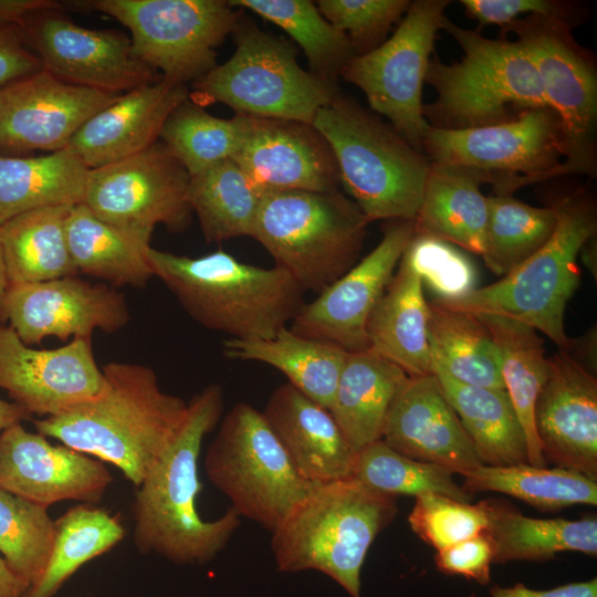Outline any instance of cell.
<instances>
[{
  "mask_svg": "<svg viewBox=\"0 0 597 597\" xmlns=\"http://www.w3.org/2000/svg\"><path fill=\"white\" fill-rule=\"evenodd\" d=\"M245 116L221 118L188 100L168 116L160 142L190 176L232 158L244 133Z\"/></svg>",
  "mask_w": 597,
  "mask_h": 597,
  "instance_id": "obj_43",
  "label": "cell"
},
{
  "mask_svg": "<svg viewBox=\"0 0 597 597\" xmlns=\"http://www.w3.org/2000/svg\"><path fill=\"white\" fill-rule=\"evenodd\" d=\"M54 540L46 506L0 488V554L28 588L42 577Z\"/></svg>",
  "mask_w": 597,
  "mask_h": 597,
  "instance_id": "obj_45",
  "label": "cell"
},
{
  "mask_svg": "<svg viewBox=\"0 0 597 597\" xmlns=\"http://www.w3.org/2000/svg\"><path fill=\"white\" fill-rule=\"evenodd\" d=\"M187 404L177 438L135 492L133 538L143 554H157L177 565H203L226 548L241 517L229 507L207 521L197 509L198 460L205 437L221 419L222 388L209 385Z\"/></svg>",
  "mask_w": 597,
  "mask_h": 597,
  "instance_id": "obj_1",
  "label": "cell"
},
{
  "mask_svg": "<svg viewBox=\"0 0 597 597\" xmlns=\"http://www.w3.org/2000/svg\"><path fill=\"white\" fill-rule=\"evenodd\" d=\"M409 0H320L321 14L350 41L356 55L380 45L407 12Z\"/></svg>",
  "mask_w": 597,
  "mask_h": 597,
  "instance_id": "obj_48",
  "label": "cell"
},
{
  "mask_svg": "<svg viewBox=\"0 0 597 597\" xmlns=\"http://www.w3.org/2000/svg\"><path fill=\"white\" fill-rule=\"evenodd\" d=\"M130 32L135 55L161 77L187 84L216 64V49L241 14L226 0H96Z\"/></svg>",
  "mask_w": 597,
  "mask_h": 597,
  "instance_id": "obj_12",
  "label": "cell"
},
{
  "mask_svg": "<svg viewBox=\"0 0 597 597\" xmlns=\"http://www.w3.org/2000/svg\"><path fill=\"white\" fill-rule=\"evenodd\" d=\"M88 170L67 149L40 156L0 154V226L34 209L82 203Z\"/></svg>",
  "mask_w": 597,
  "mask_h": 597,
  "instance_id": "obj_33",
  "label": "cell"
},
{
  "mask_svg": "<svg viewBox=\"0 0 597 597\" xmlns=\"http://www.w3.org/2000/svg\"><path fill=\"white\" fill-rule=\"evenodd\" d=\"M17 30L42 69L70 84L123 94L161 77L135 55L125 33L81 27L59 10L39 12Z\"/></svg>",
  "mask_w": 597,
  "mask_h": 597,
  "instance_id": "obj_16",
  "label": "cell"
},
{
  "mask_svg": "<svg viewBox=\"0 0 597 597\" xmlns=\"http://www.w3.org/2000/svg\"><path fill=\"white\" fill-rule=\"evenodd\" d=\"M485 533L493 546V564L512 561L543 562L561 552L597 555V519L530 517L502 499L484 500Z\"/></svg>",
  "mask_w": 597,
  "mask_h": 597,
  "instance_id": "obj_31",
  "label": "cell"
},
{
  "mask_svg": "<svg viewBox=\"0 0 597 597\" xmlns=\"http://www.w3.org/2000/svg\"><path fill=\"white\" fill-rule=\"evenodd\" d=\"M203 467L240 517L270 532L315 485L296 470L263 413L247 402L223 417Z\"/></svg>",
  "mask_w": 597,
  "mask_h": 597,
  "instance_id": "obj_10",
  "label": "cell"
},
{
  "mask_svg": "<svg viewBox=\"0 0 597 597\" xmlns=\"http://www.w3.org/2000/svg\"><path fill=\"white\" fill-rule=\"evenodd\" d=\"M154 276L202 326L232 338H271L303 306V289L284 269L243 263L222 250L199 258L148 250Z\"/></svg>",
  "mask_w": 597,
  "mask_h": 597,
  "instance_id": "obj_4",
  "label": "cell"
},
{
  "mask_svg": "<svg viewBox=\"0 0 597 597\" xmlns=\"http://www.w3.org/2000/svg\"><path fill=\"white\" fill-rule=\"evenodd\" d=\"M29 417L30 415L19 405L0 398V432Z\"/></svg>",
  "mask_w": 597,
  "mask_h": 597,
  "instance_id": "obj_55",
  "label": "cell"
},
{
  "mask_svg": "<svg viewBox=\"0 0 597 597\" xmlns=\"http://www.w3.org/2000/svg\"><path fill=\"white\" fill-rule=\"evenodd\" d=\"M452 472L408 458L381 439L357 452L353 476L366 486L390 495L438 494L471 503L473 495L454 482Z\"/></svg>",
  "mask_w": 597,
  "mask_h": 597,
  "instance_id": "obj_44",
  "label": "cell"
},
{
  "mask_svg": "<svg viewBox=\"0 0 597 597\" xmlns=\"http://www.w3.org/2000/svg\"><path fill=\"white\" fill-rule=\"evenodd\" d=\"M490 597H597V578L585 582H575L551 589H532L519 583L512 587H502L494 584ZM470 597H478L474 593Z\"/></svg>",
  "mask_w": 597,
  "mask_h": 597,
  "instance_id": "obj_52",
  "label": "cell"
},
{
  "mask_svg": "<svg viewBox=\"0 0 597 597\" xmlns=\"http://www.w3.org/2000/svg\"><path fill=\"white\" fill-rule=\"evenodd\" d=\"M113 478L101 460L27 430L21 422L0 432V488L49 507L74 500L97 504Z\"/></svg>",
  "mask_w": 597,
  "mask_h": 597,
  "instance_id": "obj_22",
  "label": "cell"
},
{
  "mask_svg": "<svg viewBox=\"0 0 597 597\" xmlns=\"http://www.w3.org/2000/svg\"><path fill=\"white\" fill-rule=\"evenodd\" d=\"M286 32L303 50L310 72L336 84L345 63L356 55L348 38L308 0H232Z\"/></svg>",
  "mask_w": 597,
  "mask_h": 597,
  "instance_id": "obj_41",
  "label": "cell"
},
{
  "mask_svg": "<svg viewBox=\"0 0 597 597\" xmlns=\"http://www.w3.org/2000/svg\"><path fill=\"white\" fill-rule=\"evenodd\" d=\"M534 420L546 463L597 481V378L591 367L568 350L549 356Z\"/></svg>",
  "mask_w": 597,
  "mask_h": 597,
  "instance_id": "obj_21",
  "label": "cell"
},
{
  "mask_svg": "<svg viewBox=\"0 0 597 597\" xmlns=\"http://www.w3.org/2000/svg\"><path fill=\"white\" fill-rule=\"evenodd\" d=\"M402 258L439 300L461 298L476 289L474 265L451 243L415 233Z\"/></svg>",
  "mask_w": 597,
  "mask_h": 597,
  "instance_id": "obj_47",
  "label": "cell"
},
{
  "mask_svg": "<svg viewBox=\"0 0 597 597\" xmlns=\"http://www.w3.org/2000/svg\"><path fill=\"white\" fill-rule=\"evenodd\" d=\"M561 18L530 14L502 30L512 32L540 76L548 107L564 134V159L558 177L597 171V69L593 53Z\"/></svg>",
  "mask_w": 597,
  "mask_h": 597,
  "instance_id": "obj_11",
  "label": "cell"
},
{
  "mask_svg": "<svg viewBox=\"0 0 597 597\" xmlns=\"http://www.w3.org/2000/svg\"><path fill=\"white\" fill-rule=\"evenodd\" d=\"M28 586L0 554V597H23Z\"/></svg>",
  "mask_w": 597,
  "mask_h": 597,
  "instance_id": "obj_54",
  "label": "cell"
},
{
  "mask_svg": "<svg viewBox=\"0 0 597 597\" xmlns=\"http://www.w3.org/2000/svg\"><path fill=\"white\" fill-rule=\"evenodd\" d=\"M102 371L97 397L34 426L46 438L114 464L138 488L177 438L188 404L161 390L148 366L114 362Z\"/></svg>",
  "mask_w": 597,
  "mask_h": 597,
  "instance_id": "obj_2",
  "label": "cell"
},
{
  "mask_svg": "<svg viewBox=\"0 0 597 597\" xmlns=\"http://www.w3.org/2000/svg\"><path fill=\"white\" fill-rule=\"evenodd\" d=\"M557 223L554 205L534 207L511 195L488 197V221L482 258L496 275L505 276L536 253Z\"/></svg>",
  "mask_w": 597,
  "mask_h": 597,
  "instance_id": "obj_42",
  "label": "cell"
},
{
  "mask_svg": "<svg viewBox=\"0 0 597 597\" xmlns=\"http://www.w3.org/2000/svg\"><path fill=\"white\" fill-rule=\"evenodd\" d=\"M428 341L432 374L455 381L504 389L496 345L481 320L472 313L429 303Z\"/></svg>",
  "mask_w": 597,
  "mask_h": 597,
  "instance_id": "obj_36",
  "label": "cell"
},
{
  "mask_svg": "<svg viewBox=\"0 0 597 597\" xmlns=\"http://www.w3.org/2000/svg\"><path fill=\"white\" fill-rule=\"evenodd\" d=\"M0 388L30 416L51 417L97 397L104 375L91 338L34 349L0 325Z\"/></svg>",
  "mask_w": 597,
  "mask_h": 597,
  "instance_id": "obj_19",
  "label": "cell"
},
{
  "mask_svg": "<svg viewBox=\"0 0 597 597\" xmlns=\"http://www.w3.org/2000/svg\"><path fill=\"white\" fill-rule=\"evenodd\" d=\"M448 0H416L390 38L349 59L341 75L359 87L370 108L422 151L430 127L423 116L422 87Z\"/></svg>",
  "mask_w": 597,
  "mask_h": 597,
  "instance_id": "obj_14",
  "label": "cell"
},
{
  "mask_svg": "<svg viewBox=\"0 0 597 597\" xmlns=\"http://www.w3.org/2000/svg\"><path fill=\"white\" fill-rule=\"evenodd\" d=\"M381 440L395 451L460 475L483 464L434 374L408 377Z\"/></svg>",
  "mask_w": 597,
  "mask_h": 597,
  "instance_id": "obj_24",
  "label": "cell"
},
{
  "mask_svg": "<svg viewBox=\"0 0 597 597\" xmlns=\"http://www.w3.org/2000/svg\"><path fill=\"white\" fill-rule=\"evenodd\" d=\"M223 355L252 360L280 370L289 384L329 409L348 352L328 341L310 338L281 328L271 338L223 341Z\"/></svg>",
  "mask_w": 597,
  "mask_h": 597,
  "instance_id": "obj_30",
  "label": "cell"
},
{
  "mask_svg": "<svg viewBox=\"0 0 597 597\" xmlns=\"http://www.w3.org/2000/svg\"><path fill=\"white\" fill-rule=\"evenodd\" d=\"M1 321L9 322L30 346L45 337L92 339L96 329L115 333L128 323L129 311L117 290L65 276L9 284L1 304Z\"/></svg>",
  "mask_w": 597,
  "mask_h": 597,
  "instance_id": "obj_18",
  "label": "cell"
},
{
  "mask_svg": "<svg viewBox=\"0 0 597 597\" xmlns=\"http://www.w3.org/2000/svg\"><path fill=\"white\" fill-rule=\"evenodd\" d=\"M408 377L369 348L348 353L328 410L355 451L381 439L390 406Z\"/></svg>",
  "mask_w": 597,
  "mask_h": 597,
  "instance_id": "obj_28",
  "label": "cell"
},
{
  "mask_svg": "<svg viewBox=\"0 0 597 597\" xmlns=\"http://www.w3.org/2000/svg\"><path fill=\"white\" fill-rule=\"evenodd\" d=\"M433 374L483 464L528 463L526 437L504 389L470 386L443 373Z\"/></svg>",
  "mask_w": 597,
  "mask_h": 597,
  "instance_id": "obj_35",
  "label": "cell"
},
{
  "mask_svg": "<svg viewBox=\"0 0 597 597\" xmlns=\"http://www.w3.org/2000/svg\"><path fill=\"white\" fill-rule=\"evenodd\" d=\"M465 13L481 27L499 25L502 30L522 15H554L575 24L576 4L559 0H461Z\"/></svg>",
  "mask_w": 597,
  "mask_h": 597,
  "instance_id": "obj_49",
  "label": "cell"
},
{
  "mask_svg": "<svg viewBox=\"0 0 597 597\" xmlns=\"http://www.w3.org/2000/svg\"><path fill=\"white\" fill-rule=\"evenodd\" d=\"M190 175L161 142L119 161L90 169L83 202L101 220L150 240L157 224L185 230L192 210Z\"/></svg>",
  "mask_w": 597,
  "mask_h": 597,
  "instance_id": "obj_15",
  "label": "cell"
},
{
  "mask_svg": "<svg viewBox=\"0 0 597 597\" xmlns=\"http://www.w3.org/2000/svg\"><path fill=\"white\" fill-rule=\"evenodd\" d=\"M235 50L192 82L196 95L240 115L312 123L338 94L336 84L300 66L293 44L240 20Z\"/></svg>",
  "mask_w": 597,
  "mask_h": 597,
  "instance_id": "obj_9",
  "label": "cell"
},
{
  "mask_svg": "<svg viewBox=\"0 0 597 597\" xmlns=\"http://www.w3.org/2000/svg\"><path fill=\"white\" fill-rule=\"evenodd\" d=\"M312 124L334 153L341 184L369 222L415 220L431 166L423 151L339 93Z\"/></svg>",
  "mask_w": 597,
  "mask_h": 597,
  "instance_id": "obj_6",
  "label": "cell"
},
{
  "mask_svg": "<svg viewBox=\"0 0 597 597\" xmlns=\"http://www.w3.org/2000/svg\"><path fill=\"white\" fill-rule=\"evenodd\" d=\"M480 172L431 163L422 201L413 220L415 233L432 237L482 255L488 197Z\"/></svg>",
  "mask_w": 597,
  "mask_h": 597,
  "instance_id": "obj_29",
  "label": "cell"
},
{
  "mask_svg": "<svg viewBox=\"0 0 597 597\" xmlns=\"http://www.w3.org/2000/svg\"><path fill=\"white\" fill-rule=\"evenodd\" d=\"M8 286H9V280H8L6 263H4V259H3V254H2V250L0 245V312H1V304L3 301V296L6 294Z\"/></svg>",
  "mask_w": 597,
  "mask_h": 597,
  "instance_id": "obj_56",
  "label": "cell"
},
{
  "mask_svg": "<svg viewBox=\"0 0 597 597\" xmlns=\"http://www.w3.org/2000/svg\"><path fill=\"white\" fill-rule=\"evenodd\" d=\"M422 151L430 163L480 172L496 195L558 177L565 144L562 124L549 107L526 111L494 125L449 130L429 127Z\"/></svg>",
  "mask_w": 597,
  "mask_h": 597,
  "instance_id": "obj_13",
  "label": "cell"
},
{
  "mask_svg": "<svg viewBox=\"0 0 597 597\" xmlns=\"http://www.w3.org/2000/svg\"><path fill=\"white\" fill-rule=\"evenodd\" d=\"M493 546L485 532L436 552L434 564L444 575H460L488 585L491 580Z\"/></svg>",
  "mask_w": 597,
  "mask_h": 597,
  "instance_id": "obj_50",
  "label": "cell"
},
{
  "mask_svg": "<svg viewBox=\"0 0 597 597\" xmlns=\"http://www.w3.org/2000/svg\"><path fill=\"white\" fill-rule=\"evenodd\" d=\"M442 30L460 45V62L430 59L425 83L437 94L423 104L431 127L449 130L494 125L548 107L536 69L516 41L490 39L448 18Z\"/></svg>",
  "mask_w": 597,
  "mask_h": 597,
  "instance_id": "obj_5",
  "label": "cell"
},
{
  "mask_svg": "<svg viewBox=\"0 0 597 597\" xmlns=\"http://www.w3.org/2000/svg\"><path fill=\"white\" fill-rule=\"evenodd\" d=\"M72 206H50L21 213L0 226V245L9 284L75 276L66 219Z\"/></svg>",
  "mask_w": 597,
  "mask_h": 597,
  "instance_id": "obj_34",
  "label": "cell"
},
{
  "mask_svg": "<svg viewBox=\"0 0 597 597\" xmlns=\"http://www.w3.org/2000/svg\"><path fill=\"white\" fill-rule=\"evenodd\" d=\"M415 235L413 220H394L379 243L341 277L303 304L290 329L348 353L368 348L367 324Z\"/></svg>",
  "mask_w": 597,
  "mask_h": 597,
  "instance_id": "obj_17",
  "label": "cell"
},
{
  "mask_svg": "<svg viewBox=\"0 0 597 597\" xmlns=\"http://www.w3.org/2000/svg\"><path fill=\"white\" fill-rule=\"evenodd\" d=\"M122 94L66 83L43 69L0 88V151L65 149L75 133Z\"/></svg>",
  "mask_w": 597,
  "mask_h": 597,
  "instance_id": "obj_20",
  "label": "cell"
},
{
  "mask_svg": "<svg viewBox=\"0 0 597 597\" xmlns=\"http://www.w3.org/2000/svg\"><path fill=\"white\" fill-rule=\"evenodd\" d=\"M397 513V498L354 476L315 484L271 532L276 569L317 570L350 597H362L367 552Z\"/></svg>",
  "mask_w": 597,
  "mask_h": 597,
  "instance_id": "obj_3",
  "label": "cell"
},
{
  "mask_svg": "<svg viewBox=\"0 0 597 597\" xmlns=\"http://www.w3.org/2000/svg\"><path fill=\"white\" fill-rule=\"evenodd\" d=\"M41 70L39 57L25 46L18 30L0 24V88Z\"/></svg>",
  "mask_w": 597,
  "mask_h": 597,
  "instance_id": "obj_51",
  "label": "cell"
},
{
  "mask_svg": "<svg viewBox=\"0 0 597 597\" xmlns=\"http://www.w3.org/2000/svg\"><path fill=\"white\" fill-rule=\"evenodd\" d=\"M54 524L55 540L48 566L23 597H54L82 565L107 553L125 536L116 516L90 503L70 507Z\"/></svg>",
  "mask_w": 597,
  "mask_h": 597,
  "instance_id": "obj_40",
  "label": "cell"
},
{
  "mask_svg": "<svg viewBox=\"0 0 597 597\" xmlns=\"http://www.w3.org/2000/svg\"><path fill=\"white\" fill-rule=\"evenodd\" d=\"M300 474L313 484L353 476L357 458L331 411L289 383L262 411Z\"/></svg>",
  "mask_w": 597,
  "mask_h": 597,
  "instance_id": "obj_26",
  "label": "cell"
},
{
  "mask_svg": "<svg viewBox=\"0 0 597 597\" xmlns=\"http://www.w3.org/2000/svg\"><path fill=\"white\" fill-rule=\"evenodd\" d=\"M429 303L419 274L401 256L367 324L368 348L409 377L432 374L428 341Z\"/></svg>",
  "mask_w": 597,
  "mask_h": 597,
  "instance_id": "obj_27",
  "label": "cell"
},
{
  "mask_svg": "<svg viewBox=\"0 0 597 597\" xmlns=\"http://www.w3.org/2000/svg\"><path fill=\"white\" fill-rule=\"evenodd\" d=\"M244 116V133L232 159L262 193L338 190L334 153L312 123Z\"/></svg>",
  "mask_w": 597,
  "mask_h": 597,
  "instance_id": "obj_23",
  "label": "cell"
},
{
  "mask_svg": "<svg viewBox=\"0 0 597 597\" xmlns=\"http://www.w3.org/2000/svg\"><path fill=\"white\" fill-rule=\"evenodd\" d=\"M262 192L232 159L190 176L188 201L207 242L251 237Z\"/></svg>",
  "mask_w": 597,
  "mask_h": 597,
  "instance_id": "obj_38",
  "label": "cell"
},
{
  "mask_svg": "<svg viewBox=\"0 0 597 597\" xmlns=\"http://www.w3.org/2000/svg\"><path fill=\"white\" fill-rule=\"evenodd\" d=\"M61 7L52 0H0V24L19 29L28 18Z\"/></svg>",
  "mask_w": 597,
  "mask_h": 597,
  "instance_id": "obj_53",
  "label": "cell"
},
{
  "mask_svg": "<svg viewBox=\"0 0 597 597\" xmlns=\"http://www.w3.org/2000/svg\"><path fill=\"white\" fill-rule=\"evenodd\" d=\"M557 223L548 241L501 280L457 300L436 301L472 314L521 322L546 335L559 349L572 344L565 331L567 303L578 287L577 255L597 231L596 206L584 193L554 205Z\"/></svg>",
  "mask_w": 597,
  "mask_h": 597,
  "instance_id": "obj_7",
  "label": "cell"
},
{
  "mask_svg": "<svg viewBox=\"0 0 597 597\" xmlns=\"http://www.w3.org/2000/svg\"><path fill=\"white\" fill-rule=\"evenodd\" d=\"M66 239L77 272L113 286H144L154 276L148 261L150 240L101 220L84 203L71 207Z\"/></svg>",
  "mask_w": 597,
  "mask_h": 597,
  "instance_id": "obj_32",
  "label": "cell"
},
{
  "mask_svg": "<svg viewBox=\"0 0 597 597\" xmlns=\"http://www.w3.org/2000/svg\"><path fill=\"white\" fill-rule=\"evenodd\" d=\"M369 220L339 190L262 193L251 238L303 291L320 293L358 260Z\"/></svg>",
  "mask_w": 597,
  "mask_h": 597,
  "instance_id": "obj_8",
  "label": "cell"
},
{
  "mask_svg": "<svg viewBox=\"0 0 597 597\" xmlns=\"http://www.w3.org/2000/svg\"><path fill=\"white\" fill-rule=\"evenodd\" d=\"M188 98L186 84L164 77L140 85L93 115L65 149L88 169L134 156L158 142L168 116Z\"/></svg>",
  "mask_w": 597,
  "mask_h": 597,
  "instance_id": "obj_25",
  "label": "cell"
},
{
  "mask_svg": "<svg viewBox=\"0 0 597 597\" xmlns=\"http://www.w3.org/2000/svg\"><path fill=\"white\" fill-rule=\"evenodd\" d=\"M462 476V489L471 495L481 491L500 492L541 511L597 504V481L558 467L549 469L528 463L509 467L481 464Z\"/></svg>",
  "mask_w": 597,
  "mask_h": 597,
  "instance_id": "obj_39",
  "label": "cell"
},
{
  "mask_svg": "<svg viewBox=\"0 0 597 597\" xmlns=\"http://www.w3.org/2000/svg\"><path fill=\"white\" fill-rule=\"evenodd\" d=\"M475 315L496 345L504 388L526 437L528 464L546 467L534 420L535 404L548 370L543 339L537 331L521 322L496 315Z\"/></svg>",
  "mask_w": 597,
  "mask_h": 597,
  "instance_id": "obj_37",
  "label": "cell"
},
{
  "mask_svg": "<svg viewBox=\"0 0 597 597\" xmlns=\"http://www.w3.org/2000/svg\"><path fill=\"white\" fill-rule=\"evenodd\" d=\"M408 523L421 541L439 551L484 532L486 506L484 500L471 504L443 495L422 494L415 498Z\"/></svg>",
  "mask_w": 597,
  "mask_h": 597,
  "instance_id": "obj_46",
  "label": "cell"
}]
</instances>
